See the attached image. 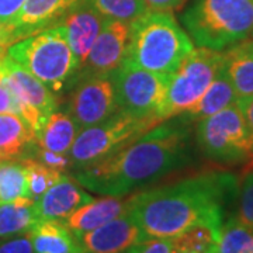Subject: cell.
Listing matches in <instances>:
<instances>
[{
  "instance_id": "obj_12",
  "label": "cell",
  "mask_w": 253,
  "mask_h": 253,
  "mask_svg": "<svg viewBox=\"0 0 253 253\" xmlns=\"http://www.w3.org/2000/svg\"><path fill=\"white\" fill-rule=\"evenodd\" d=\"M69 91L65 111L81 129L99 124L118 110L111 75L82 79Z\"/></svg>"
},
{
  "instance_id": "obj_35",
  "label": "cell",
  "mask_w": 253,
  "mask_h": 253,
  "mask_svg": "<svg viewBox=\"0 0 253 253\" xmlns=\"http://www.w3.org/2000/svg\"><path fill=\"white\" fill-rule=\"evenodd\" d=\"M186 0H145L149 10L156 11H172L181 7Z\"/></svg>"
},
{
  "instance_id": "obj_7",
  "label": "cell",
  "mask_w": 253,
  "mask_h": 253,
  "mask_svg": "<svg viewBox=\"0 0 253 253\" xmlns=\"http://www.w3.org/2000/svg\"><path fill=\"white\" fill-rule=\"evenodd\" d=\"M196 141L201 154L214 162H253V136L238 103L199 121Z\"/></svg>"
},
{
  "instance_id": "obj_13",
  "label": "cell",
  "mask_w": 253,
  "mask_h": 253,
  "mask_svg": "<svg viewBox=\"0 0 253 253\" xmlns=\"http://www.w3.org/2000/svg\"><path fill=\"white\" fill-rule=\"evenodd\" d=\"M76 239L84 253H126L146 236L128 210L107 224L78 235Z\"/></svg>"
},
{
  "instance_id": "obj_20",
  "label": "cell",
  "mask_w": 253,
  "mask_h": 253,
  "mask_svg": "<svg viewBox=\"0 0 253 253\" xmlns=\"http://www.w3.org/2000/svg\"><path fill=\"white\" fill-rule=\"evenodd\" d=\"M236 101L238 99H236L235 90L231 84L228 75L225 73L224 62H222L221 69L218 71L214 81L210 84L207 91L204 93V96L200 99L199 103L193 109L183 113L179 117L189 124L190 123H199L201 120L226 109L228 106L234 104Z\"/></svg>"
},
{
  "instance_id": "obj_1",
  "label": "cell",
  "mask_w": 253,
  "mask_h": 253,
  "mask_svg": "<svg viewBox=\"0 0 253 253\" xmlns=\"http://www.w3.org/2000/svg\"><path fill=\"white\" fill-rule=\"evenodd\" d=\"M189 162V123L173 117L109 158L75 170L72 176L90 193L126 197Z\"/></svg>"
},
{
  "instance_id": "obj_22",
  "label": "cell",
  "mask_w": 253,
  "mask_h": 253,
  "mask_svg": "<svg viewBox=\"0 0 253 253\" xmlns=\"http://www.w3.org/2000/svg\"><path fill=\"white\" fill-rule=\"evenodd\" d=\"M30 238L34 253H84L62 221H40Z\"/></svg>"
},
{
  "instance_id": "obj_26",
  "label": "cell",
  "mask_w": 253,
  "mask_h": 253,
  "mask_svg": "<svg viewBox=\"0 0 253 253\" xmlns=\"http://www.w3.org/2000/svg\"><path fill=\"white\" fill-rule=\"evenodd\" d=\"M27 197L26 170L21 161H0V204Z\"/></svg>"
},
{
  "instance_id": "obj_14",
  "label": "cell",
  "mask_w": 253,
  "mask_h": 253,
  "mask_svg": "<svg viewBox=\"0 0 253 253\" xmlns=\"http://www.w3.org/2000/svg\"><path fill=\"white\" fill-rule=\"evenodd\" d=\"M93 197L73 176L65 173L36 201L40 221H63Z\"/></svg>"
},
{
  "instance_id": "obj_21",
  "label": "cell",
  "mask_w": 253,
  "mask_h": 253,
  "mask_svg": "<svg viewBox=\"0 0 253 253\" xmlns=\"http://www.w3.org/2000/svg\"><path fill=\"white\" fill-rule=\"evenodd\" d=\"M79 131L81 128L65 110H56L36 134L37 146L56 154L69 155Z\"/></svg>"
},
{
  "instance_id": "obj_9",
  "label": "cell",
  "mask_w": 253,
  "mask_h": 253,
  "mask_svg": "<svg viewBox=\"0 0 253 253\" xmlns=\"http://www.w3.org/2000/svg\"><path fill=\"white\" fill-rule=\"evenodd\" d=\"M111 78L118 110L138 117H154L163 121L162 110L168 99L172 75L149 72L123 63Z\"/></svg>"
},
{
  "instance_id": "obj_30",
  "label": "cell",
  "mask_w": 253,
  "mask_h": 253,
  "mask_svg": "<svg viewBox=\"0 0 253 253\" xmlns=\"http://www.w3.org/2000/svg\"><path fill=\"white\" fill-rule=\"evenodd\" d=\"M31 158H34L38 162H41L42 165H45V166L54 169V170H58V172L66 173L72 169V163H71V156L69 155L51 152V151L42 149V148H40L37 145L34 151H33Z\"/></svg>"
},
{
  "instance_id": "obj_19",
  "label": "cell",
  "mask_w": 253,
  "mask_h": 253,
  "mask_svg": "<svg viewBox=\"0 0 253 253\" xmlns=\"http://www.w3.org/2000/svg\"><path fill=\"white\" fill-rule=\"evenodd\" d=\"M224 69L238 100L253 97V40H244L222 51Z\"/></svg>"
},
{
  "instance_id": "obj_2",
  "label": "cell",
  "mask_w": 253,
  "mask_h": 253,
  "mask_svg": "<svg viewBox=\"0 0 253 253\" xmlns=\"http://www.w3.org/2000/svg\"><path fill=\"white\" fill-rule=\"evenodd\" d=\"M238 186L231 173H201L131 196L129 212L146 238H172L201 222L224 221Z\"/></svg>"
},
{
  "instance_id": "obj_4",
  "label": "cell",
  "mask_w": 253,
  "mask_h": 253,
  "mask_svg": "<svg viewBox=\"0 0 253 253\" xmlns=\"http://www.w3.org/2000/svg\"><path fill=\"white\" fill-rule=\"evenodd\" d=\"M181 23L197 46L224 51L253 31V0H196Z\"/></svg>"
},
{
  "instance_id": "obj_5",
  "label": "cell",
  "mask_w": 253,
  "mask_h": 253,
  "mask_svg": "<svg viewBox=\"0 0 253 253\" xmlns=\"http://www.w3.org/2000/svg\"><path fill=\"white\" fill-rule=\"evenodd\" d=\"M7 56L42 82L55 96L68 91L78 71L63 26L46 28L7 48Z\"/></svg>"
},
{
  "instance_id": "obj_16",
  "label": "cell",
  "mask_w": 253,
  "mask_h": 253,
  "mask_svg": "<svg viewBox=\"0 0 253 253\" xmlns=\"http://www.w3.org/2000/svg\"><path fill=\"white\" fill-rule=\"evenodd\" d=\"M79 0H26L11 27L18 41L59 26L66 13Z\"/></svg>"
},
{
  "instance_id": "obj_31",
  "label": "cell",
  "mask_w": 253,
  "mask_h": 253,
  "mask_svg": "<svg viewBox=\"0 0 253 253\" xmlns=\"http://www.w3.org/2000/svg\"><path fill=\"white\" fill-rule=\"evenodd\" d=\"M126 253H170L169 238H146L129 248Z\"/></svg>"
},
{
  "instance_id": "obj_38",
  "label": "cell",
  "mask_w": 253,
  "mask_h": 253,
  "mask_svg": "<svg viewBox=\"0 0 253 253\" xmlns=\"http://www.w3.org/2000/svg\"><path fill=\"white\" fill-rule=\"evenodd\" d=\"M4 54H6V49H4V48H0V56Z\"/></svg>"
},
{
  "instance_id": "obj_37",
  "label": "cell",
  "mask_w": 253,
  "mask_h": 253,
  "mask_svg": "<svg viewBox=\"0 0 253 253\" xmlns=\"http://www.w3.org/2000/svg\"><path fill=\"white\" fill-rule=\"evenodd\" d=\"M236 103H238V106L242 110L245 120H246L248 126H249V131H251V134L253 136V97L252 99L238 100Z\"/></svg>"
},
{
  "instance_id": "obj_32",
  "label": "cell",
  "mask_w": 253,
  "mask_h": 253,
  "mask_svg": "<svg viewBox=\"0 0 253 253\" xmlns=\"http://www.w3.org/2000/svg\"><path fill=\"white\" fill-rule=\"evenodd\" d=\"M0 253H34L30 234L0 241Z\"/></svg>"
},
{
  "instance_id": "obj_10",
  "label": "cell",
  "mask_w": 253,
  "mask_h": 253,
  "mask_svg": "<svg viewBox=\"0 0 253 253\" xmlns=\"http://www.w3.org/2000/svg\"><path fill=\"white\" fill-rule=\"evenodd\" d=\"M0 69L17 103L18 116L37 134L48 117L58 110V96L10 56L0 58Z\"/></svg>"
},
{
  "instance_id": "obj_18",
  "label": "cell",
  "mask_w": 253,
  "mask_h": 253,
  "mask_svg": "<svg viewBox=\"0 0 253 253\" xmlns=\"http://www.w3.org/2000/svg\"><path fill=\"white\" fill-rule=\"evenodd\" d=\"M36 145L34 131L18 114H0V161L31 158Z\"/></svg>"
},
{
  "instance_id": "obj_24",
  "label": "cell",
  "mask_w": 253,
  "mask_h": 253,
  "mask_svg": "<svg viewBox=\"0 0 253 253\" xmlns=\"http://www.w3.org/2000/svg\"><path fill=\"white\" fill-rule=\"evenodd\" d=\"M224 221H208L191 226L170 239V253H218Z\"/></svg>"
},
{
  "instance_id": "obj_6",
  "label": "cell",
  "mask_w": 253,
  "mask_h": 253,
  "mask_svg": "<svg viewBox=\"0 0 253 253\" xmlns=\"http://www.w3.org/2000/svg\"><path fill=\"white\" fill-rule=\"evenodd\" d=\"M161 123L158 118L138 117L117 110L99 124L83 128L69 152L72 163L71 172L109 158Z\"/></svg>"
},
{
  "instance_id": "obj_8",
  "label": "cell",
  "mask_w": 253,
  "mask_h": 253,
  "mask_svg": "<svg viewBox=\"0 0 253 253\" xmlns=\"http://www.w3.org/2000/svg\"><path fill=\"white\" fill-rule=\"evenodd\" d=\"M224 62L222 51L194 48L177 71L172 73L168 99L162 110V120L179 117L193 109L204 96Z\"/></svg>"
},
{
  "instance_id": "obj_29",
  "label": "cell",
  "mask_w": 253,
  "mask_h": 253,
  "mask_svg": "<svg viewBox=\"0 0 253 253\" xmlns=\"http://www.w3.org/2000/svg\"><path fill=\"white\" fill-rule=\"evenodd\" d=\"M235 217L253 226V162L245 170L244 177L238 186Z\"/></svg>"
},
{
  "instance_id": "obj_27",
  "label": "cell",
  "mask_w": 253,
  "mask_h": 253,
  "mask_svg": "<svg viewBox=\"0 0 253 253\" xmlns=\"http://www.w3.org/2000/svg\"><path fill=\"white\" fill-rule=\"evenodd\" d=\"M103 18L132 23L148 11L145 0H86Z\"/></svg>"
},
{
  "instance_id": "obj_36",
  "label": "cell",
  "mask_w": 253,
  "mask_h": 253,
  "mask_svg": "<svg viewBox=\"0 0 253 253\" xmlns=\"http://www.w3.org/2000/svg\"><path fill=\"white\" fill-rule=\"evenodd\" d=\"M17 41L18 40L16 37V33H14V28L0 21V48L7 49L9 46L16 44Z\"/></svg>"
},
{
  "instance_id": "obj_23",
  "label": "cell",
  "mask_w": 253,
  "mask_h": 253,
  "mask_svg": "<svg viewBox=\"0 0 253 253\" xmlns=\"http://www.w3.org/2000/svg\"><path fill=\"white\" fill-rule=\"evenodd\" d=\"M38 222L34 200L23 197L0 204V241L28 235Z\"/></svg>"
},
{
  "instance_id": "obj_39",
  "label": "cell",
  "mask_w": 253,
  "mask_h": 253,
  "mask_svg": "<svg viewBox=\"0 0 253 253\" xmlns=\"http://www.w3.org/2000/svg\"><path fill=\"white\" fill-rule=\"evenodd\" d=\"M252 37H253V31H252Z\"/></svg>"
},
{
  "instance_id": "obj_3",
  "label": "cell",
  "mask_w": 253,
  "mask_h": 253,
  "mask_svg": "<svg viewBox=\"0 0 253 253\" xmlns=\"http://www.w3.org/2000/svg\"><path fill=\"white\" fill-rule=\"evenodd\" d=\"M193 49L194 42L170 11L148 10L131 23V42L124 63L172 75Z\"/></svg>"
},
{
  "instance_id": "obj_33",
  "label": "cell",
  "mask_w": 253,
  "mask_h": 253,
  "mask_svg": "<svg viewBox=\"0 0 253 253\" xmlns=\"http://www.w3.org/2000/svg\"><path fill=\"white\" fill-rule=\"evenodd\" d=\"M6 55V54H4ZM3 56V55H1ZM0 56V58H1ZM6 113H14L18 114L17 103L13 96V93L10 90L9 84L4 79V75L0 69V114H6Z\"/></svg>"
},
{
  "instance_id": "obj_28",
  "label": "cell",
  "mask_w": 253,
  "mask_h": 253,
  "mask_svg": "<svg viewBox=\"0 0 253 253\" xmlns=\"http://www.w3.org/2000/svg\"><path fill=\"white\" fill-rule=\"evenodd\" d=\"M24 170H26V180H27V197L28 199H40L46 190L54 186L56 181L62 177L65 173L54 170L34 158H26L21 161Z\"/></svg>"
},
{
  "instance_id": "obj_11",
  "label": "cell",
  "mask_w": 253,
  "mask_h": 253,
  "mask_svg": "<svg viewBox=\"0 0 253 253\" xmlns=\"http://www.w3.org/2000/svg\"><path fill=\"white\" fill-rule=\"evenodd\" d=\"M131 42V23L104 18L86 61L73 75L68 91L82 79L113 75L123 66Z\"/></svg>"
},
{
  "instance_id": "obj_17",
  "label": "cell",
  "mask_w": 253,
  "mask_h": 253,
  "mask_svg": "<svg viewBox=\"0 0 253 253\" xmlns=\"http://www.w3.org/2000/svg\"><path fill=\"white\" fill-rule=\"evenodd\" d=\"M131 207V196L113 197L104 196L101 199H93L87 204L78 208L62 222L65 226L78 236L93 231L99 226L113 221L114 218L126 214Z\"/></svg>"
},
{
  "instance_id": "obj_34",
  "label": "cell",
  "mask_w": 253,
  "mask_h": 253,
  "mask_svg": "<svg viewBox=\"0 0 253 253\" xmlns=\"http://www.w3.org/2000/svg\"><path fill=\"white\" fill-rule=\"evenodd\" d=\"M26 0H0V21L11 26Z\"/></svg>"
},
{
  "instance_id": "obj_25",
  "label": "cell",
  "mask_w": 253,
  "mask_h": 253,
  "mask_svg": "<svg viewBox=\"0 0 253 253\" xmlns=\"http://www.w3.org/2000/svg\"><path fill=\"white\" fill-rule=\"evenodd\" d=\"M218 253H253V226L235 215L222 222L218 242Z\"/></svg>"
},
{
  "instance_id": "obj_15",
  "label": "cell",
  "mask_w": 253,
  "mask_h": 253,
  "mask_svg": "<svg viewBox=\"0 0 253 253\" xmlns=\"http://www.w3.org/2000/svg\"><path fill=\"white\" fill-rule=\"evenodd\" d=\"M103 20L104 18L91 9L86 0H79L62 18L59 26H63L66 30V38L76 58L78 69L86 61L96 38L99 37Z\"/></svg>"
}]
</instances>
